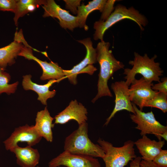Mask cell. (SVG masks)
Returning a JSON list of instances; mask_svg holds the SVG:
<instances>
[{"label":"cell","instance_id":"1","mask_svg":"<svg viewBox=\"0 0 167 167\" xmlns=\"http://www.w3.org/2000/svg\"><path fill=\"white\" fill-rule=\"evenodd\" d=\"M110 44L104 41L98 43L96 48V61L100 65L98 75L97 93L92 100L94 103L97 100L104 96L112 97L113 95L108 85V82L114 73L124 69V65L114 57L112 51L109 49Z\"/></svg>","mask_w":167,"mask_h":167},{"label":"cell","instance_id":"2","mask_svg":"<svg viewBox=\"0 0 167 167\" xmlns=\"http://www.w3.org/2000/svg\"><path fill=\"white\" fill-rule=\"evenodd\" d=\"M78 128L65 139L64 151L71 153L103 158L104 152L101 147L92 142L88 135V124L79 125Z\"/></svg>","mask_w":167,"mask_h":167},{"label":"cell","instance_id":"3","mask_svg":"<svg viewBox=\"0 0 167 167\" xmlns=\"http://www.w3.org/2000/svg\"><path fill=\"white\" fill-rule=\"evenodd\" d=\"M134 55V60L129 62V64L133 67L131 69H124L123 73L126 75L124 79L126 80L125 82L127 85L130 86L138 74L141 75L145 80L148 82L152 83L154 81L160 82V77L163 75L164 71L160 66V63L155 62L157 55H155L150 58L146 54L141 56L135 52Z\"/></svg>","mask_w":167,"mask_h":167},{"label":"cell","instance_id":"4","mask_svg":"<svg viewBox=\"0 0 167 167\" xmlns=\"http://www.w3.org/2000/svg\"><path fill=\"white\" fill-rule=\"evenodd\" d=\"M125 19L135 22L142 31L144 30L142 26H145L148 23L145 16L133 7L127 8L125 6L118 5L106 20H99L94 23L93 28L95 31L93 35L94 39L103 41V36L106 30L117 23Z\"/></svg>","mask_w":167,"mask_h":167},{"label":"cell","instance_id":"5","mask_svg":"<svg viewBox=\"0 0 167 167\" xmlns=\"http://www.w3.org/2000/svg\"><path fill=\"white\" fill-rule=\"evenodd\" d=\"M97 142L105 153L102 159L105 167H124L137 157L134 148V142L132 140L126 141L121 147H114L111 143L101 138Z\"/></svg>","mask_w":167,"mask_h":167},{"label":"cell","instance_id":"6","mask_svg":"<svg viewBox=\"0 0 167 167\" xmlns=\"http://www.w3.org/2000/svg\"><path fill=\"white\" fill-rule=\"evenodd\" d=\"M135 114H130L132 121L137 124L135 128L140 131L142 136L147 134L154 135L159 140H161V135L167 131V126L161 124L157 121L152 111L145 113L139 109L132 103Z\"/></svg>","mask_w":167,"mask_h":167},{"label":"cell","instance_id":"7","mask_svg":"<svg viewBox=\"0 0 167 167\" xmlns=\"http://www.w3.org/2000/svg\"><path fill=\"white\" fill-rule=\"evenodd\" d=\"M101 167L98 159L90 156L75 154L64 151L49 163V167Z\"/></svg>","mask_w":167,"mask_h":167},{"label":"cell","instance_id":"8","mask_svg":"<svg viewBox=\"0 0 167 167\" xmlns=\"http://www.w3.org/2000/svg\"><path fill=\"white\" fill-rule=\"evenodd\" d=\"M131 84L129 90L130 101L143 111L145 103L153 98L158 92L152 89V83L145 80L143 77L139 79L135 78Z\"/></svg>","mask_w":167,"mask_h":167},{"label":"cell","instance_id":"9","mask_svg":"<svg viewBox=\"0 0 167 167\" xmlns=\"http://www.w3.org/2000/svg\"><path fill=\"white\" fill-rule=\"evenodd\" d=\"M34 126L26 124L15 128L11 136L3 142L6 149L10 150L19 142H26L32 146L38 143L42 139Z\"/></svg>","mask_w":167,"mask_h":167},{"label":"cell","instance_id":"10","mask_svg":"<svg viewBox=\"0 0 167 167\" xmlns=\"http://www.w3.org/2000/svg\"><path fill=\"white\" fill-rule=\"evenodd\" d=\"M111 88L115 96L114 108L104 126H107L115 114L119 111L126 110L133 114L135 112L131 102L129 92V88L125 81H120L112 83Z\"/></svg>","mask_w":167,"mask_h":167},{"label":"cell","instance_id":"11","mask_svg":"<svg viewBox=\"0 0 167 167\" xmlns=\"http://www.w3.org/2000/svg\"><path fill=\"white\" fill-rule=\"evenodd\" d=\"M42 6L44 10L43 17L51 16L57 18L62 28L73 31L74 28L79 27L77 17L71 15L68 11L62 8L54 0H46Z\"/></svg>","mask_w":167,"mask_h":167},{"label":"cell","instance_id":"12","mask_svg":"<svg viewBox=\"0 0 167 167\" xmlns=\"http://www.w3.org/2000/svg\"><path fill=\"white\" fill-rule=\"evenodd\" d=\"M32 48L24 46L19 56L24 57L29 60H33L37 62L43 70L40 77L42 80L56 79L61 81L66 78L63 73V70L56 63L52 61L48 62L42 61L35 57L33 54Z\"/></svg>","mask_w":167,"mask_h":167},{"label":"cell","instance_id":"13","mask_svg":"<svg viewBox=\"0 0 167 167\" xmlns=\"http://www.w3.org/2000/svg\"><path fill=\"white\" fill-rule=\"evenodd\" d=\"M78 41L83 44L86 49V54L84 58L79 64L74 66L70 70H63V73L71 83L76 85L77 84V77L79 73L88 65H92L97 62L96 49L92 46V43L90 38H87Z\"/></svg>","mask_w":167,"mask_h":167},{"label":"cell","instance_id":"14","mask_svg":"<svg viewBox=\"0 0 167 167\" xmlns=\"http://www.w3.org/2000/svg\"><path fill=\"white\" fill-rule=\"evenodd\" d=\"M87 113L86 108L82 104L76 100H72L64 109L55 116L54 124H63L74 120L80 125L86 122Z\"/></svg>","mask_w":167,"mask_h":167},{"label":"cell","instance_id":"15","mask_svg":"<svg viewBox=\"0 0 167 167\" xmlns=\"http://www.w3.org/2000/svg\"><path fill=\"white\" fill-rule=\"evenodd\" d=\"M134 142L142 156L141 159L147 161H152L155 157L162 150L165 144L164 140L156 141L151 139L146 135Z\"/></svg>","mask_w":167,"mask_h":167},{"label":"cell","instance_id":"16","mask_svg":"<svg viewBox=\"0 0 167 167\" xmlns=\"http://www.w3.org/2000/svg\"><path fill=\"white\" fill-rule=\"evenodd\" d=\"M32 76L30 75L23 76L22 86L26 90H32L35 92L38 95L37 99L44 105H47V100L54 97L56 94V91H50V87L56 82L60 81L56 79H51L44 85L38 84L32 82Z\"/></svg>","mask_w":167,"mask_h":167},{"label":"cell","instance_id":"17","mask_svg":"<svg viewBox=\"0 0 167 167\" xmlns=\"http://www.w3.org/2000/svg\"><path fill=\"white\" fill-rule=\"evenodd\" d=\"M16 157V163L21 167H35L39 163L40 155L38 150L28 145L21 147L18 145L10 150Z\"/></svg>","mask_w":167,"mask_h":167},{"label":"cell","instance_id":"18","mask_svg":"<svg viewBox=\"0 0 167 167\" xmlns=\"http://www.w3.org/2000/svg\"><path fill=\"white\" fill-rule=\"evenodd\" d=\"M54 119L46 107L44 110L37 113L34 125L38 134L50 142L53 139L52 128L54 126V123H53Z\"/></svg>","mask_w":167,"mask_h":167},{"label":"cell","instance_id":"19","mask_svg":"<svg viewBox=\"0 0 167 167\" xmlns=\"http://www.w3.org/2000/svg\"><path fill=\"white\" fill-rule=\"evenodd\" d=\"M106 1V0H93L89 2L86 5L83 3L81 5L79 6L76 16L79 27L87 31L88 27L86 24V21L88 16L95 10H98L102 12Z\"/></svg>","mask_w":167,"mask_h":167},{"label":"cell","instance_id":"20","mask_svg":"<svg viewBox=\"0 0 167 167\" xmlns=\"http://www.w3.org/2000/svg\"><path fill=\"white\" fill-rule=\"evenodd\" d=\"M22 42L14 40L10 44L0 48V68L4 69L7 65L14 63L24 46Z\"/></svg>","mask_w":167,"mask_h":167},{"label":"cell","instance_id":"21","mask_svg":"<svg viewBox=\"0 0 167 167\" xmlns=\"http://www.w3.org/2000/svg\"><path fill=\"white\" fill-rule=\"evenodd\" d=\"M46 0H17L14 20L17 26L18 19L29 12L33 11L40 6L44 5Z\"/></svg>","mask_w":167,"mask_h":167},{"label":"cell","instance_id":"22","mask_svg":"<svg viewBox=\"0 0 167 167\" xmlns=\"http://www.w3.org/2000/svg\"><path fill=\"white\" fill-rule=\"evenodd\" d=\"M144 106L157 108L165 113L167 111V95L157 92L153 98L145 103Z\"/></svg>","mask_w":167,"mask_h":167},{"label":"cell","instance_id":"23","mask_svg":"<svg viewBox=\"0 0 167 167\" xmlns=\"http://www.w3.org/2000/svg\"><path fill=\"white\" fill-rule=\"evenodd\" d=\"M10 79L9 74L5 72L4 69L0 68V94L3 92L10 94L14 93L15 92L18 82L9 84L8 83Z\"/></svg>","mask_w":167,"mask_h":167},{"label":"cell","instance_id":"24","mask_svg":"<svg viewBox=\"0 0 167 167\" xmlns=\"http://www.w3.org/2000/svg\"><path fill=\"white\" fill-rule=\"evenodd\" d=\"M116 1L115 0H107L100 20L105 21L107 19L114 9L113 6Z\"/></svg>","mask_w":167,"mask_h":167},{"label":"cell","instance_id":"25","mask_svg":"<svg viewBox=\"0 0 167 167\" xmlns=\"http://www.w3.org/2000/svg\"><path fill=\"white\" fill-rule=\"evenodd\" d=\"M17 1L16 0H0V11L15 13Z\"/></svg>","mask_w":167,"mask_h":167},{"label":"cell","instance_id":"26","mask_svg":"<svg viewBox=\"0 0 167 167\" xmlns=\"http://www.w3.org/2000/svg\"><path fill=\"white\" fill-rule=\"evenodd\" d=\"M152 161L161 167H167V150H162Z\"/></svg>","mask_w":167,"mask_h":167},{"label":"cell","instance_id":"27","mask_svg":"<svg viewBox=\"0 0 167 167\" xmlns=\"http://www.w3.org/2000/svg\"><path fill=\"white\" fill-rule=\"evenodd\" d=\"M162 82L153 84L152 89L154 91L161 92L167 95V78L164 77L161 79Z\"/></svg>","mask_w":167,"mask_h":167},{"label":"cell","instance_id":"28","mask_svg":"<svg viewBox=\"0 0 167 167\" xmlns=\"http://www.w3.org/2000/svg\"><path fill=\"white\" fill-rule=\"evenodd\" d=\"M64 1L66 3V9H69L74 14H77L78 7L80 5L81 0H64Z\"/></svg>","mask_w":167,"mask_h":167},{"label":"cell","instance_id":"29","mask_svg":"<svg viewBox=\"0 0 167 167\" xmlns=\"http://www.w3.org/2000/svg\"><path fill=\"white\" fill-rule=\"evenodd\" d=\"M140 167H161L154 163L152 161L141 160L140 163Z\"/></svg>","mask_w":167,"mask_h":167},{"label":"cell","instance_id":"30","mask_svg":"<svg viewBox=\"0 0 167 167\" xmlns=\"http://www.w3.org/2000/svg\"><path fill=\"white\" fill-rule=\"evenodd\" d=\"M141 160V157L139 156L136 157L131 161L129 167H140V163Z\"/></svg>","mask_w":167,"mask_h":167},{"label":"cell","instance_id":"31","mask_svg":"<svg viewBox=\"0 0 167 167\" xmlns=\"http://www.w3.org/2000/svg\"><path fill=\"white\" fill-rule=\"evenodd\" d=\"M161 138H163L164 139L167 141V131L165 132L163 134L161 135Z\"/></svg>","mask_w":167,"mask_h":167},{"label":"cell","instance_id":"32","mask_svg":"<svg viewBox=\"0 0 167 167\" xmlns=\"http://www.w3.org/2000/svg\"><path fill=\"white\" fill-rule=\"evenodd\" d=\"M61 167L57 166V167Z\"/></svg>","mask_w":167,"mask_h":167},{"label":"cell","instance_id":"33","mask_svg":"<svg viewBox=\"0 0 167 167\" xmlns=\"http://www.w3.org/2000/svg\"><path fill=\"white\" fill-rule=\"evenodd\" d=\"M37 167H39V166H37Z\"/></svg>","mask_w":167,"mask_h":167}]
</instances>
